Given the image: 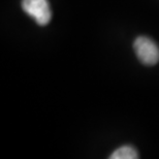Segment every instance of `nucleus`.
I'll return each instance as SVG.
<instances>
[{"label":"nucleus","instance_id":"obj_1","mask_svg":"<svg viewBox=\"0 0 159 159\" xmlns=\"http://www.w3.org/2000/svg\"><path fill=\"white\" fill-rule=\"evenodd\" d=\"M136 57L145 65H155L159 61V47L149 37L139 36L133 43Z\"/></svg>","mask_w":159,"mask_h":159},{"label":"nucleus","instance_id":"obj_2","mask_svg":"<svg viewBox=\"0 0 159 159\" xmlns=\"http://www.w3.org/2000/svg\"><path fill=\"white\" fill-rule=\"evenodd\" d=\"M22 8L40 26L49 24L52 11L48 0H22Z\"/></svg>","mask_w":159,"mask_h":159},{"label":"nucleus","instance_id":"obj_3","mask_svg":"<svg viewBox=\"0 0 159 159\" xmlns=\"http://www.w3.org/2000/svg\"><path fill=\"white\" fill-rule=\"evenodd\" d=\"M111 159H138L139 154L132 146H122L112 153Z\"/></svg>","mask_w":159,"mask_h":159}]
</instances>
